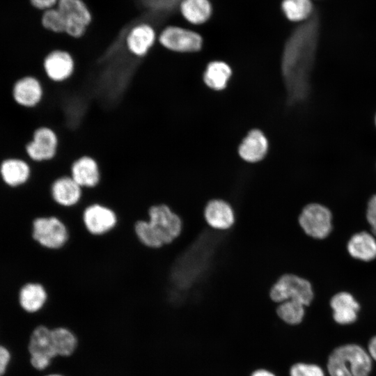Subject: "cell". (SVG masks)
Segmentation results:
<instances>
[{"mask_svg":"<svg viewBox=\"0 0 376 376\" xmlns=\"http://www.w3.org/2000/svg\"><path fill=\"white\" fill-rule=\"evenodd\" d=\"M318 38V23L312 16L295 28L285 43L281 72L290 105L304 101L309 95Z\"/></svg>","mask_w":376,"mask_h":376,"instance_id":"obj_1","label":"cell"},{"mask_svg":"<svg viewBox=\"0 0 376 376\" xmlns=\"http://www.w3.org/2000/svg\"><path fill=\"white\" fill-rule=\"evenodd\" d=\"M148 214V219L139 220L134 225L136 235L143 246L158 249L171 244L180 235L182 220L167 205H152Z\"/></svg>","mask_w":376,"mask_h":376,"instance_id":"obj_2","label":"cell"},{"mask_svg":"<svg viewBox=\"0 0 376 376\" xmlns=\"http://www.w3.org/2000/svg\"><path fill=\"white\" fill-rule=\"evenodd\" d=\"M373 361L366 348L359 344L347 343L335 347L328 357L329 376H368Z\"/></svg>","mask_w":376,"mask_h":376,"instance_id":"obj_3","label":"cell"},{"mask_svg":"<svg viewBox=\"0 0 376 376\" xmlns=\"http://www.w3.org/2000/svg\"><path fill=\"white\" fill-rule=\"evenodd\" d=\"M29 232L31 240L39 247L48 251L62 249L70 238L66 224L54 214L33 217L30 223Z\"/></svg>","mask_w":376,"mask_h":376,"instance_id":"obj_4","label":"cell"},{"mask_svg":"<svg viewBox=\"0 0 376 376\" xmlns=\"http://www.w3.org/2000/svg\"><path fill=\"white\" fill-rule=\"evenodd\" d=\"M52 327L45 323H39L31 329L28 337L26 350L31 368L43 373L51 366L56 357L51 334Z\"/></svg>","mask_w":376,"mask_h":376,"instance_id":"obj_5","label":"cell"},{"mask_svg":"<svg viewBox=\"0 0 376 376\" xmlns=\"http://www.w3.org/2000/svg\"><path fill=\"white\" fill-rule=\"evenodd\" d=\"M269 295L272 301L276 304L287 300H295L306 307L309 306L315 298L311 282L292 274L281 276L272 287Z\"/></svg>","mask_w":376,"mask_h":376,"instance_id":"obj_6","label":"cell"},{"mask_svg":"<svg viewBox=\"0 0 376 376\" xmlns=\"http://www.w3.org/2000/svg\"><path fill=\"white\" fill-rule=\"evenodd\" d=\"M298 221L304 233L315 240L326 238L332 228L331 211L319 203L306 205L300 213Z\"/></svg>","mask_w":376,"mask_h":376,"instance_id":"obj_7","label":"cell"},{"mask_svg":"<svg viewBox=\"0 0 376 376\" xmlns=\"http://www.w3.org/2000/svg\"><path fill=\"white\" fill-rule=\"evenodd\" d=\"M49 301V292L40 281H22L16 292V302L24 315L39 316L46 309Z\"/></svg>","mask_w":376,"mask_h":376,"instance_id":"obj_8","label":"cell"},{"mask_svg":"<svg viewBox=\"0 0 376 376\" xmlns=\"http://www.w3.org/2000/svg\"><path fill=\"white\" fill-rule=\"evenodd\" d=\"M59 138L56 131L48 126L36 128L31 139L25 146V151L30 160L36 163L53 161L58 155Z\"/></svg>","mask_w":376,"mask_h":376,"instance_id":"obj_9","label":"cell"},{"mask_svg":"<svg viewBox=\"0 0 376 376\" xmlns=\"http://www.w3.org/2000/svg\"><path fill=\"white\" fill-rule=\"evenodd\" d=\"M87 232L93 236H104L111 232L118 223L116 212L111 207L100 203L88 205L81 214Z\"/></svg>","mask_w":376,"mask_h":376,"instance_id":"obj_10","label":"cell"},{"mask_svg":"<svg viewBox=\"0 0 376 376\" xmlns=\"http://www.w3.org/2000/svg\"><path fill=\"white\" fill-rule=\"evenodd\" d=\"M57 8L65 22V33L78 38L86 32L92 20L91 13L82 0H58Z\"/></svg>","mask_w":376,"mask_h":376,"instance_id":"obj_11","label":"cell"},{"mask_svg":"<svg viewBox=\"0 0 376 376\" xmlns=\"http://www.w3.org/2000/svg\"><path fill=\"white\" fill-rule=\"evenodd\" d=\"M158 40L166 49L180 53L198 52L203 44L198 33L176 26L164 28L159 33Z\"/></svg>","mask_w":376,"mask_h":376,"instance_id":"obj_12","label":"cell"},{"mask_svg":"<svg viewBox=\"0 0 376 376\" xmlns=\"http://www.w3.org/2000/svg\"><path fill=\"white\" fill-rule=\"evenodd\" d=\"M33 170L30 163L20 157H8L0 163V179L10 189H19L31 183Z\"/></svg>","mask_w":376,"mask_h":376,"instance_id":"obj_13","label":"cell"},{"mask_svg":"<svg viewBox=\"0 0 376 376\" xmlns=\"http://www.w3.org/2000/svg\"><path fill=\"white\" fill-rule=\"evenodd\" d=\"M75 61L72 54L64 49L49 52L42 61L43 71L47 77L53 82H64L73 75Z\"/></svg>","mask_w":376,"mask_h":376,"instance_id":"obj_14","label":"cell"},{"mask_svg":"<svg viewBox=\"0 0 376 376\" xmlns=\"http://www.w3.org/2000/svg\"><path fill=\"white\" fill-rule=\"evenodd\" d=\"M49 194L53 202L63 208H72L79 204L84 189L69 175L56 178L49 187Z\"/></svg>","mask_w":376,"mask_h":376,"instance_id":"obj_15","label":"cell"},{"mask_svg":"<svg viewBox=\"0 0 376 376\" xmlns=\"http://www.w3.org/2000/svg\"><path fill=\"white\" fill-rule=\"evenodd\" d=\"M44 93L42 82L33 75H25L17 79L11 91L15 102L28 109L38 106L42 101Z\"/></svg>","mask_w":376,"mask_h":376,"instance_id":"obj_16","label":"cell"},{"mask_svg":"<svg viewBox=\"0 0 376 376\" xmlns=\"http://www.w3.org/2000/svg\"><path fill=\"white\" fill-rule=\"evenodd\" d=\"M69 175L84 189L95 188L102 179L99 162L87 154L81 155L72 162Z\"/></svg>","mask_w":376,"mask_h":376,"instance_id":"obj_17","label":"cell"},{"mask_svg":"<svg viewBox=\"0 0 376 376\" xmlns=\"http://www.w3.org/2000/svg\"><path fill=\"white\" fill-rule=\"evenodd\" d=\"M157 39L153 26L147 23H141L133 26L125 38V46L128 52L136 58H142L148 54Z\"/></svg>","mask_w":376,"mask_h":376,"instance_id":"obj_18","label":"cell"},{"mask_svg":"<svg viewBox=\"0 0 376 376\" xmlns=\"http://www.w3.org/2000/svg\"><path fill=\"white\" fill-rule=\"evenodd\" d=\"M329 306L332 310L333 320L338 325L348 326L358 319L359 303L347 292L334 295L330 299Z\"/></svg>","mask_w":376,"mask_h":376,"instance_id":"obj_19","label":"cell"},{"mask_svg":"<svg viewBox=\"0 0 376 376\" xmlns=\"http://www.w3.org/2000/svg\"><path fill=\"white\" fill-rule=\"evenodd\" d=\"M204 217L209 226L216 230H228L235 223L233 207L228 202L221 199H213L207 203Z\"/></svg>","mask_w":376,"mask_h":376,"instance_id":"obj_20","label":"cell"},{"mask_svg":"<svg viewBox=\"0 0 376 376\" xmlns=\"http://www.w3.org/2000/svg\"><path fill=\"white\" fill-rule=\"evenodd\" d=\"M267 140L258 130L249 132L239 147V154L246 162L255 163L262 160L267 151Z\"/></svg>","mask_w":376,"mask_h":376,"instance_id":"obj_21","label":"cell"},{"mask_svg":"<svg viewBox=\"0 0 376 376\" xmlns=\"http://www.w3.org/2000/svg\"><path fill=\"white\" fill-rule=\"evenodd\" d=\"M51 334L56 357H69L75 354L79 341L73 330L67 326L56 325L52 327Z\"/></svg>","mask_w":376,"mask_h":376,"instance_id":"obj_22","label":"cell"},{"mask_svg":"<svg viewBox=\"0 0 376 376\" xmlns=\"http://www.w3.org/2000/svg\"><path fill=\"white\" fill-rule=\"evenodd\" d=\"M347 251L354 258L370 261L376 258V240L367 232L354 234L348 241Z\"/></svg>","mask_w":376,"mask_h":376,"instance_id":"obj_23","label":"cell"},{"mask_svg":"<svg viewBox=\"0 0 376 376\" xmlns=\"http://www.w3.org/2000/svg\"><path fill=\"white\" fill-rule=\"evenodd\" d=\"M179 8L184 18L194 24L205 23L212 14L210 0H182Z\"/></svg>","mask_w":376,"mask_h":376,"instance_id":"obj_24","label":"cell"},{"mask_svg":"<svg viewBox=\"0 0 376 376\" xmlns=\"http://www.w3.org/2000/svg\"><path fill=\"white\" fill-rule=\"evenodd\" d=\"M231 75V69L228 64L221 61L210 63L204 72V81L207 86L216 90L224 89Z\"/></svg>","mask_w":376,"mask_h":376,"instance_id":"obj_25","label":"cell"},{"mask_svg":"<svg viewBox=\"0 0 376 376\" xmlns=\"http://www.w3.org/2000/svg\"><path fill=\"white\" fill-rule=\"evenodd\" d=\"M281 10L291 22H305L312 17L313 6L311 0H282Z\"/></svg>","mask_w":376,"mask_h":376,"instance_id":"obj_26","label":"cell"},{"mask_svg":"<svg viewBox=\"0 0 376 376\" xmlns=\"http://www.w3.org/2000/svg\"><path fill=\"white\" fill-rule=\"evenodd\" d=\"M306 308L297 301L287 300L277 305L276 312L283 322L289 324H297L304 320Z\"/></svg>","mask_w":376,"mask_h":376,"instance_id":"obj_27","label":"cell"},{"mask_svg":"<svg viewBox=\"0 0 376 376\" xmlns=\"http://www.w3.org/2000/svg\"><path fill=\"white\" fill-rule=\"evenodd\" d=\"M41 21L47 30L56 33H65L64 19L57 8L45 10Z\"/></svg>","mask_w":376,"mask_h":376,"instance_id":"obj_28","label":"cell"},{"mask_svg":"<svg viewBox=\"0 0 376 376\" xmlns=\"http://www.w3.org/2000/svg\"><path fill=\"white\" fill-rule=\"evenodd\" d=\"M290 376H326V373L318 365L299 363L291 368Z\"/></svg>","mask_w":376,"mask_h":376,"instance_id":"obj_29","label":"cell"},{"mask_svg":"<svg viewBox=\"0 0 376 376\" xmlns=\"http://www.w3.org/2000/svg\"><path fill=\"white\" fill-rule=\"evenodd\" d=\"M13 360L10 348L0 342V376H5L8 373Z\"/></svg>","mask_w":376,"mask_h":376,"instance_id":"obj_30","label":"cell"},{"mask_svg":"<svg viewBox=\"0 0 376 376\" xmlns=\"http://www.w3.org/2000/svg\"><path fill=\"white\" fill-rule=\"evenodd\" d=\"M366 218L373 233L376 235V194L371 197L368 203Z\"/></svg>","mask_w":376,"mask_h":376,"instance_id":"obj_31","label":"cell"},{"mask_svg":"<svg viewBox=\"0 0 376 376\" xmlns=\"http://www.w3.org/2000/svg\"><path fill=\"white\" fill-rule=\"evenodd\" d=\"M58 0H30L31 5L40 10H48L54 8Z\"/></svg>","mask_w":376,"mask_h":376,"instance_id":"obj_32","label":"cell"},{"mask_svg":"<svg viewBox=\"0 0 376 376\" xmlns=\"http://www.w3.org/2000/svg\"><path fill=\"white\" fill-rule=\"evenodd\" d=\"M366 350L373 362H376V335L372 336L368 342Z\"/></svg>","mask_w":376,"mask_h":376,"instance_id":"obj_33","label":"cell"},{"mask_svg":"<svg viewBox=\"0 0 376 376\" xmlns=\"http://www.w3.org/2000/svg\"><path fill=\"white\" fill-rule=\"evenodd\" d=\"M251 376H274V375L267 370H259L254 372Z\"/></svg>","mask_w":376,"mask_h":376,"instance_id":"obj_34","label":"cell"},{"mask_svg":"<svg viewBox=\"0 0 376 376\" xmlns=\"http://www.w3.org/2000/svg\"><path fill=\"white\" fill-rule=\"evenodd\" d=\"M41 376H64L63 375L58 373H46Z\"/></svg>","mask_w":376,"mask_h":376,"instance_id":"obj_35","label":"cell"},{"mask_svg":"<svg viewBox=\"0 0 376 376\" xmlns=\"http://www.w3.org/2000/svg\"><path fill=\"white\" fill-rule=\"evenodd\" d=\"M374 124H375V128H376V113H375V116H374Z\"/></svg>","mask_w":376,"mask_h":376,"instance_id":"obj_36","label":"cell"},{"mask_svg":"<svg viewBox=\"0 0 376 376\" xmlns=\"http://www.w3.org/2000/svg\"><path fill=\"white\" fill-rule=\"evenodd\" d=\"M368 376H370V375H368Z\"/></svg>","mask_w":376,"mask_h":376,"instance_id":"obj_37","label":"cell"}]
</instances>
